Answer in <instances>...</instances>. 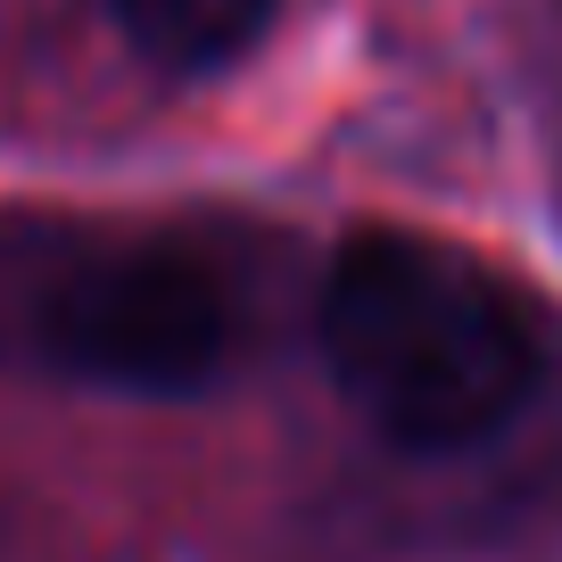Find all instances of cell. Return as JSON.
<instances>
[{"label": "cell", "instance_id": "cell-2", "mask_svg": "<svg viewBox=\"0 0 562 562\" xmlns=\"http://www.w3.org/2000/svg\"><path fill=\"white\" fill-rule=\"evenodd\" d=\"M25 348L75 389L199 397L232 364V299L175 248H83L34 281Z\"/></svg>", "mask_w": 562, "mask_h": 562}, {"label": "cell", "instance_id": "cell-3", "mask_svg": "<svg viewBox=\"0 0 562 562\" xmlns=\"http://www.w3.org/2000/svg\"><path fill=\"white\" fill-rule=\"evenodd\" d=\"M281 0H116V25L158 75H224L265 42Z\"/></svg>", "mask_w": 562, "mask_h": 562}, {"label": "cell", "instance_id": "cell-1", "mask_svg": "<svg viewBox=\"0 0 562 562\" xmlns=\"http://www.w3.org/2000/svg\"><path fill=\"white\" fill-rule=\"evenodd\" d=\"M331 389L405 456H463L496 439L538 389L529 306L488 257L439 232H348L315 299Z\"/></svg>", "mask_w": 562, "mask_h": 562}]
</instances>
